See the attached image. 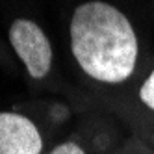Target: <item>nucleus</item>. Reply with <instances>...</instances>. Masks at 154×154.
<instances>
[{"label": "nucleus", "instance_id": "nucleus-1", "mask_svg": "<svg viewBox=\"0 0 154 154\" xmlns=\"http://www.w3.org/2000/svg\"><path fill=\"white\" fill-rule=\"evenodd\" d=\"M71 50L80 69L100 84H123L136 71L139 45L128 17L113 4L89 0L74 9Z\"/></svg>", "mask_w": 154, "mask_h": 154}, {"label": "nucleus", "instance_id": "nucleus-2", "mask_svg": "<svg viewBox=\"0 0 154 154\" xmlns=\"http://www.w3.org/2000/svg\"><path fill=\"white\" fill-rule=\"evenodd\" d=\"M9 43L19 60L24 63L28 74L41 80L50 72L52 67V47L50 41L34 20L17 19L9 28Z\"/></svg>", "mask_w": 154, "mask_h": 154}, {"label": "nucleus", "instance_id": "nucleus-3", "mask_svg": "<svg viewBox=\"0 0 154 154\" xmlns=\"http://www.w3.org/2000/svg\"><path fill=\"white\" fill-rule=\"evenodd\" d=\"M37 126L20 113L0 112V154H41Z\"/></svg>", "mask_w": 154, "mask_h": 154}, {"label": "nucleus", "instance_id": "nucleus-4", "mask_svg": "<svg viewBox=\"0 0 154 154\" xmlns=\"http://www.w3.org/2000/svg\"><path fill=\"white\" fill-rule=\"evenodd\" d=\"M139 100L154 112V69L149 72V76L143 80L139 87Z\"/></svg>", "mask_w": 154, "mask_h": 154}, {"label": "nucleus", "instance_id": "nucleus-5", "mask_svg": "<svg viewBox=\"0 0 154 154\" xmlns=\"http://www.w3.org/2000/svg\"><path fill=\"white\" fill-rule=\"evenodd\" d=\"M50 154H85L84 149L78 145V143H72V141H65L61 145L54 147V150Z\"/></svg>", "mask_w": 154, "mask_h": 154}]
</instances>
